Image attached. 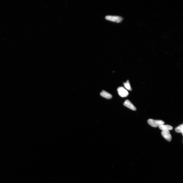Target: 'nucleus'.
I'll list each match as a JSON object with an SVG mask.
<instances>
[{"label":"nucleus","instance_id":"7ed1b4c3","mask_svg":"<svg viewBox=\"0 0 183 183\" xmlns=\"http://www.w3.org/2000/svg\"><path fill=\"white\" fill-rule=\"evenodd\" d=\"M117 90L118 94L122 97H126L128 95L129 93L128 91L123 87L118 88Z\"/></svg>","mask_w":183,"mask_h":183},{"label":"nucleus","instance_id":"423d86ee","mask_svg":"<svg viewBox=\"0 0 183 183\" xmlns=\"http://www.w3.org/2000/svg\"><path fill=\"white\" fill-rule=\"evenodd\" d=\"M160 130L163 131H169L173 130V127L169 125H163L159 127Z\"/></svg>","mask_w":183,"mask_h":183},{"label":"nucleus","instance_id":"1a4fd4ad","mask_svg":"<svg viewBox=\"0 0 183 183\" xmlns=\"http://www.w3.org/2000/svg\"><path fill=\"white\" fill-rule=\"evenodd\" d=\"M124 85L125 87L127 89L130 91L132 90V89L131 87L130 83H129L128 80H127L125 83H124Z\"/></svg>","mask_w":183,"mask_h":183},{"label":"nucleus","instance_id":"20e7f679","mask_svg":"<svg viewBox=\"0 0 183 183\" xmlns=\"http://www.w3.org/2000/svg\"><path fill=\"white\" fill-rule=\"evenodd\" d=\"M161 134L163 137L166 140L169 142L171 141L172 137L169 131H163L161 132Z\"/></svg>","mask_w":183,"mask_h":183},{"label":"nucleus","instance_id":"0eeeda50","mask_svg":"<svg viewBox=\"0 0 183 183\" xmlns=\"http://www.w3.org/2000/svg\"><path fill=\"white\" fill-rule=\"evenodd\" d=\"M100 95L107 99H110L112 98V95L111 94L104 90L102 91L100 93Z\"/></svg>","mask_w":183,"mask_h":183},{"label":"nucleus","instance_id":"6e6552de","mask_svg":"<svg viewBox=\"0 0 183 183\" xmlns=\"http://www.w3.org/2000/svg\"><path fill=\"white\" fill-rule=\"evenodd\" d=\"M183 124L181 125L176 127L175 129V131L177 133H181L183 135Z\"/></svg>","mask_w":183,"mask_h":183},{"label":"nucleus","instance_id":"f257e3e1","mask_svg":"<svg viewBox=\"0 0 183 183\" xmlns=\"http://www.w3.org/2000/svg\"><path fill=\"white\" fill-rule=\"evenodd\" d=\"M148 122L150 125L154 127H159L165 123V122L162 120H155L151 119L148 120Z\"/></svg>","mask_w":183,"mask_h":183},{"label":"nucleus","instance_id":"39448f33","mask_svg":"<svg viewBox=\"0 0 183 183\" xmlns=\"http://www.w3.org/2000/svg\"><path fill=\"white\" fill-rule=\"evenodd\" d=\"M125 106L133 111H136V107L128 100H126L123 104Z\"/></svg>","mask_w":183,"mask_h":183},{"label":"nucleus","instance_id":"f03ea898","mask_svg":"<svg viewBox=\"0 0 183 183\" xmlns=\"http://www.w3.org/2000/svg\"><path fill=\"white\" fill-rule=\"evenodd\" d=\"M105 18L107 20L117 23L121 22L123 20V18L119 16L110 15L106 16Z\"/></svg>","mask_w":183,"mask_h":183}]
</instances>
